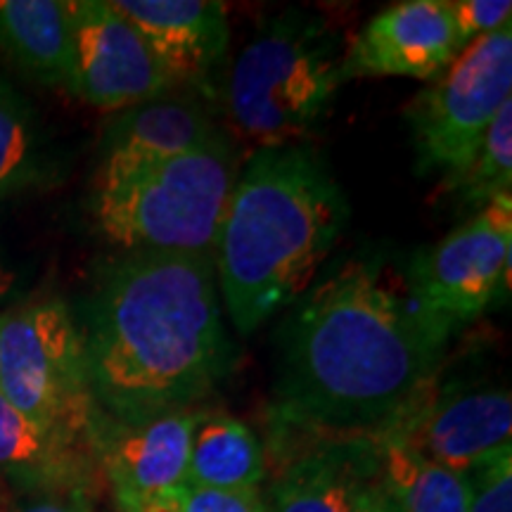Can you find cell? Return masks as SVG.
<instances>
[{
    "label": "cell",
    "instance_id": "obj_13",
    "mask_svg": "<svg viewBox=\"0 0 512 512\" xmlns=\"http://www.w3.org/2000/svg\"><path fill=\"white\" fill-rule=\"evenodd\" d=\"M176 86H207L226 57L230 27L216 0H114Z\"/></svg>",
    "mask_w": 512,
    "mask_h": 512
},
{
    "label": "cell",
    "instance_id": "obj_15",
    "mask_svg": "<svg viewBox=\"0 0 512 512\" xmlns=\"http://www.w3.org/2000/svg\"><path fill=\"white\" fill-rule=\"evenodd\" d=\"M221 136L207 110L195 100L164 98L128 107L105 138L100 174L124 171L200 150Z\"/></svg>",
    "mask_w": 512,
    "mask_h": 512
},
{
    "label": "cell",
    "instance_id": "obj_5",
    "mask_svg": "<svg viewBox=\"0 0 512 512\" xmlns=\"http://www.w3.org/2000/svg\"><path fill=\"white\" fill-rule=\"evenodd\" d=\"M342 43L325 19L290 10L242 48L226 81V112L256 150L304 145L342 83Z\"/></svg>",
    "mask_w": 512,
    "mask_h": 512
},
{
    "label": "cell",
    "instance_id": "obj_23",
    "mask_svg": "<svg viewBox=\"0 0 512 512\" xmlns=\"http://www.w3.org/2000/svg\"><path fill=\"white\" fill-rule=\"evenodd\" d=\"M157 505L166 512H266L259 489H211L190 482L178 484Z\"/></svg>",
    "mask_w": 512,
    "mask_h": 512
},
{
    "label": "cell",
    "instance_id": "obj_8",
    "mask_svg": "<svg viewBox=\"0 0 512 512\" xmlns=\"http://www.w3.org/2000/svg\"><path fill=\"white\" fill-rule=\"evenodd\" d=\"M512 195L491 200L437 245L413 256L406 285L448 328L470 323L510 290Z\"/></svg>",
    "mask_w": 512,
    "mask_h": 512
},
{
    "label": "cell",
    "instance_id": "obj_18",
    "mask_svg": "<svg viewBox=\"0 0 512 512\" xmlns=\"http://www.w3.org/2000/svg\"><path fill=\"white\" fill-rule=\"evenodd\" d=\"M377 479L406 512H467V479L394 437L375 439Z\"/></svg>",
    "mask_w": 512,
    "mask_h": 512
},
{
    "label": "cell",
    "instance_id": "obj_27",
    "mask_svg": "<svg viewBox=\"0 0 512 512\" xmlns=\"http://www.w3.org/2000/svg\"><path fill=\"white\" fill-rule=\"evenodd\" d=\"M10 283H12V275L5 271L3 266H0V297H3L5 292H8V287H10Z\"/></svg>",
    "mask_w": 512,
    "mask_h": 512
},
{
    "label": "cell",
    "instance_id": "obj_3",
    "mask_svg": "<svg viewBox=\"0 0 512 512\" xmlns=\"http://www.w3.org/2000/svg\"><path fill=\"white\" fill-rule=\"evenodd\" d=\"M347 219V197L311 145L249 157L214 247L223 304L240 335L304 297Z\"/></svg>",
    "mask_w": 512,
    "mask_h": 512
},
{
    "label": "cell",
    "instance_id": "obj_6",
    "mask_svg": "<svg viewBox=\"0 0 512 512\" xmlns=\"http://www.w3.org/2000/svg\"><path fill=\"white\" fill-rule=\"evenodd\" d=\"M0 394L43 430L81 446L98 441L83 335L60 299L0 316Z\"/></svg>",
    "mask_w": 512,
    "mask_h": 512
},
{
    "label": "cell",
    "instance_id": "obj_12",
    "mask_svg": "<svg viewBox=\"0 0 512 512\" xmlns=\"http://www.w3.org/2000/svg\"><path fill=\"white\" fill-rule=\"evenodd\" d=\"M195 420L197 413L178 411L100 434L102 467L121 512L155 505L185 482Z\"/></svg>",
    "mask_w": 512,
    "mask_h": 512
},
{
    "label": "cell",
    "instance_id": "obj_4",
    "mask_svg": "<svg viewBox=\"0 0 512 512\" xmlns=\"http://www.w3.org/2000/svg\"><path fill=\"white\" fill-rule=\"evenodd\" d=\"M235 181L233 145L219 136L185 155L98 171L93 214L100 233L128 254L214 256Z\"/></svg>",
    "mask_w": 512,
    "mask_h": 512
},
{
    "label": "cell",
    "instance_id": "obj_11",
    "mask_svg": "<svg viewBox=\"0 0 512 512\" xmlns=\"http://www.w3.org/2000/svg\"><path fill=\"white\" fill-rule=\"evenodd\" d=\"M384 437L399 439L434 463L465 475L510 446L512 396L508 389H463L432 399L425 396Z\"/></svg>",
    "mask_w": 512,
    "mask_h": 512
},
{
    "label": "cell",
    "instance_id": "obj_22",
    "mask_svg": "<svg viewBox=\"0 0 512 512\" xmlns=\"http://www.w3.org/2000/svg\"><path fill=\"white\" fill-rule=\"evenodd\" d=\"M467 512H512V446L465 472Z\"/></svg>",
    "mask_w": 512,
    "mask_h": 512
},
{
    "label": "cell",
    "instance_id": "obj_28",
    "mask_svg": "<svg viewBox=\"0 0 512 512\" xmlns=\"http://www.w3.org/2000/svg\"><path fill=\"white\" fill-rule=\"evenodd\" d=\"M140 512H166L164 508H162V505H147V508H143V510H140Z\"/></svg>",
    "mask_w": 512,
    "mask_h": 512
},
{
    "label": "cell",
    "instance_id": "obj_7",
    "mask_svg": "<svg viewBox=\"0 0 512 512\" xmlns=\"http://www.w3.org/2000/svg\"><path fill=\"white\" fill-rule=\"evenodd\" d=\"M512 102V24L477 38L408 102L420 174L463 169Z\"/></svg>",
    "mask_w": 512,
    "mask_h": 512
},
{
    "label": "cell",
    "instance_id": "obj_16",
    "mask_svg": "<svg viewBox=\"0 0 512 512\" xmlns=\"http://www.w3.org/2000/svg\"><path fill=\"white\" fill-rule=\"evenodd\" d=\"M0 50L36 81L72 88L74 38L69 3L0 0Z\"/></svg>",
    "mask_w": 512,
    "mask_h": 512
},
{
    "label": "cell",
    "instance_id": "obj_19",
    "mask_svg": "<svg viewBox=\"0 0 512 512\" xmlns=\"http://www.w3.org/2000/svg\"><path fill=\"white\" fill-rule=\"evenodd\" d=\"M0 470L29 484H67L81 475V444L43 430L0 394Z\"/></svg>",
    "mask_w": 512,
    "mask_h": 512
},
{
    "label": "cell",
    "instance_id": "obj_14",
    "mask_svg": "<svg viewBox=\"0 0 512 512\" xmlns=\"http://www.w3.org/2000/svg\"><path fill=\"white\" fill-rule=\"evenodd\" d=\"M375 477V441H316L275 477L266 512H356Z\"/></svg>",
    "mask_w": 512,
    "mask_h": 512
},
{
    "label": "cell",
    "instance_id": "obj_1",
    "mask_svg": "<svg viewBox=\"0 0 512 512\" xmlns=\"http://www.w3.org/2000/svg\"><path fill=\"white\" fill-rule=\"evenodd\" d=\"M285 323L273 420L316 441L380 439L427 396L451 328L382 259H349Z\"/></svg>",
    "mask_w": 512,
    "mask_h": 512
},
{
    "label": "cell",
    "instance_id": "obj_25",
    "mask_svg": "<svg viewBox=\"0 0 512 512\" xmlns=\"http://www.w3.org/2000/svg\"><path fill=\"white\" fill-rule=\"evenodd\" d=\"M356 512H406L399 503L394 501V496L380 484V479H373L366 489H363L361 498H358Z\"/></svg>",
    "mask_w": 512,
    "mask_h": 512
},
{
    "label": "cell",
    "instance_id": "obj_10",
    "mask_svg": "<svg viewBox=\"0 0 512 512\" xmlns=\"http://www.w3.org/2000/svg\"><path fill=\"white\" fill-rule=\"evenodd\" d=\"M448 0H406L382 10L342 55V83L368 76L430 81L460 55Z\"/></svg>",
    "mask_w": 512,
    "mask_h": 512
},
{
    "label": "cell",
    "instance_id": "obj_9",
    "mask_svg": "<svg viewBox=\"0 0 512 512\" xmlns=\"http://www.w3.org/2000/svg\"><path fill=\"white\" fill-rule=\"evenodd\" d=\"M74 72L69 91L98 110L114 112L164 98L176 88L143 36L105 0L69 3Z\"/></svg>",
    "mask_w": 512,
    "mask_h": 512
},
{
    "label": "cell",
    "instance_id": "obj_2",
    "mask_svg": "<svg viewBox=\"0 0 512 512\" xmlns=\"http://www.w3.org/2000/svg\"><path fill=\"white\" fill-rule=\"evenodd\" d=\"M81 335L93 399L119 425L188 411L233 356L211 256L128 254L95 292Z\"/></svg>",
    "mask_w": 512,
    "mask_h": 512
},
{
    "label": "cell",
    "instance_id": "obj_24",
    "mask_svg": "<svg viewBox=\"0 0 512 512\" xmlns=\"http://www.w3.org/2000/svg\"><path fill=\"white\" fill-rule=\"evenodd\" d=\"M448 8L460 48L512 24L510 0H456V3L448 0Z\"/></svg>",
    "mask_w": 512,
    "mask_h": 512
},
{
    "label": "cell",
    "instance_id": "obj_20",
    "mask_svg": "<svg viewBox=\"0 0 512 512\" xmlns=\"http://www.w3.org/2000/svg\"><path fill=\"white\" fill-rule=\"evenodd\" d=\"M444 181L446 195L456 197L465 209L479 211L496 197L512 195V102L494 119L463 169Z\"/></svg>",
    "mask_w": 512,
    "mask_h": 512
},
{
    "label": "cell",
    "instance_id": "obj_17",
    "mask_svg": "<svg viewBox=\"0 0 512 512\" xmlns=\"http://www.w3.org/2000/svg\"><path fill=\"white\" fill-rule=\"evenodd\" d=\"M264 477V446L247 422L228 413H197L185 482L211 489H259Z\"/></svg>",
    "mask_w": 512,
    "mask_h": 512
},
{
    "label": "cell",
    "instance_id": "obj_26",
    "mask_svg": "<svg viewBox=\"0 0 512 512\" xmlns=\"http://www.w3.org/2000/svg\"><path fill=\"white\" fill-rule=\"evenodd\" d=\"M17 512H91V505H88L86 496L81 491H72L67 496L57 498H43V501L29 503Z\"/></svg>",
    "mask_w": 512,
    "mask_h": 512
},
{
    "label": "cell",
    "instance_id": "obj_21",
    "mask_svg": "<svg viewBox=\"0 0 512 512\" xmlns=\"http://www.w3.org/2000/svg\"><path fill=\"white\" fill-rule=\"evenodd\" d=\"M38 162L36 128L27 105L0 83V195L34 181Z\"/></svg>",
    "mask_w": 512,
    "mask_h": 512
}]
</instances>
